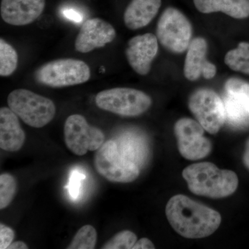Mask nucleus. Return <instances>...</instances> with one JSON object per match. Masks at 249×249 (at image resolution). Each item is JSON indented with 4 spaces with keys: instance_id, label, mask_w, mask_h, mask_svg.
I'll return each mask as SVG.
<instances>
[{
    "instance_id": "nucleus-3",
    "label": "nucleus",
    "mask_w": 249,
    "mask_h": 249,
    "mask_svg": "<svg viewBox=\"0 0 249 249\" xmlns=\"http://www.w3.org/2000/svg\"><path fill=\"white\" fill-rule=\"evenodd\" d=\"M9 107L23 122L35 128L53 120L56 107L52 100L25 89L14 90L7 98Z\"/></svg>"
},
{
    "instance_id": "nucleus-27",
    "label": "nucleus",
    "mask_w": 249,
    "mask_h": 249,
    "mask_svg": "<svg viewBox=\"0 0 249 249\" xmlns=\"http://www.w3.org/2000/svg\"><path fill=\"white\" fill-rule=\"evenodd\" d=\"M29 249L27 244L22 241H17V242H13L8 247L7 249Z\"/></svg>"
},
{
    "instance_id": "nucleus-6",
    "label": "nucleus",
    "mask_w": 249,
    "mask_h": 249,
    "mask_svg": "<svg viewBox=\"0 0 249 249\" xmlns=\"http://www.w3.org/2000/svg\"><path fill=\"white\" fill-rule=\"evenodd\" d=\"M95 102L103 110L123 116H137L148 110L152 99L140 90L116 88L98 93Z\"/></svg>"
},
{
    "instance_id": "nucleus-25",
    "label": "nucleus",
    "mask_w": 249,
    "mask_h": 249,
    "mask_svg": "<svg viewBox=\"0 0 249 249\" xmlns=\"http://www.w3.org/2000/svg\"><path fill=\"white\" fill-rule=\"evenodd\" d=\"M15 232L12 229L0 224V249H6L14 240Z\"/></svg>"
},
{
    "instance_id": "nucleus-4",
    "label": "nucleus",
    "mask_w": 249,
    "mask_h": 249,
    "mask_svg": "<svg viewBox=\"0 0 249 249\" xmlns=\"http://www.w3.org/2000/svg\"><path fill=\"white\" fill-rule=\"evenodd\" d=\"M37 83L53 88L83 84L90 79L91 70L80 60L62 58L47 62L35 72Z\"/></svg>"
},
{
    "instance_id": "nucleus-28",
    "label": "nucleus",
    "mask_w": 249,
    "mask_h": 249,
    "mask_svg": "<svg viewBox=\"0 0 249 249\" xmlns=\"http://www.w3.org/2000/svg\"><path fill=\"white\" fill-rule=\"evenodd\" d=\"M244 164L249 170V139L246 143L245 151L243 155Z\"/></svg>"
},
{
    "instance_id": "nucleus-12",
    "label": "nucleus",
    "mask_w": 249,
    "mask_h": 249,
    "mask_svg": "<svg viewBox=\"0 0 249 249\" xmlns=\"http://www.w3.org/2000/svg\"><path fill=\"white\" fill-rule=\"evenodd\" d=\"M116 35L115 29L109 23L100 18H91L80 27L75 40V48L80 53H89L110 43Z\"/></svg>"
},
{
    "instance_id": "nucleus-2",
    "label": "nucleus",
    "mask_w": 249,
    "mask_h": 249,
    "mask_svg": "<svg viewBox=\"0 0 249 249\" xmlns=\"http://www.w3.org/2000/svg\"><path fill=\"white\" fill-rule=\"evenodd\" d=\"M182 176L192 193L213 199L231 196L239 184L235 173L219 169L210 162L194 163L186 167L183 170Z\"/></svg>"
},
{
    "instance_id": "nucleus-1",
    "label": "nucleus",
    "mask_w": 249,
    "mask_h": 249,
    "mask_svg": "<svg viewBox=\"0 0 249 249\" xmlns=\"http://www.w3.org/2000/svg\"><path fill=\"white\" fill-rule=\"evenodd\" d=\"M165 214L178 235L188 239L204 238L217 230L222 217L217 211L178 195L168 201Z\"/></svg>"
},
{
    "instance_id": "nucleus-14",
    "label": "nucleus",
    "mask_w": 249,
    "mask_h": 249,
    "mask_svg": "<svg viewBox=\"0 0 249 249\" xmlns=\"http://www.w3.org/2000/svg\"><path fill=\"white\" fill-rule=\"evenodd\" d=\"M208 44L203 37H196L191 40L185 59L184 76L190 81H196L201 76L205 79H212L215 76V65L206 59Z\"/></svg>"
},
{
    "instance_id": "nucleus-13",
    "label": "nucleus",
    "mask_w": 249,
    "mask_h": 249,
    "mask_svg": "<svg viewBox=\"0 0 249 249\" xmlns=\"http://www.w3.org/2000/svg\"><path fill=\"white\" fill-rule=\"evenodd\" d=\"M45 6L46 0H1L0 13L10 25L25 26L40 17Z\"/></svg>"
},
{
    "instance_id": "nucleus-26",
    "label": "nucleus",
    "mask_w": 249,
    "mask_h": 249,
    "mask_svg": "<svg viewBox=\"0 0 249 249\" xmlns=\"http://www.w3.org/2000/svg\"><path fill=\"white\" fill-rule=\"evenodd\" d=\"M155 245L151 240L147 238H142L137 241L132 249H154Z\"/></svg>"
},
{
    "instance_id": "nucleus-16",
    "label": "nucleus",
    "mask_w": 249,
    "mask_h": 249,
    "mask_svg": "<svg viewBox=\"0 0 249 249\" xmlns=\"http://www.w3.org/2000/svg\"><path fill=\"white\" fill-rule=\"evenodd\" d=\"M161 0H132L124 12V23L131 30L148 25L158 14Z\"/></svg>"
},
{
    "instance_id": "nucleus-8",
    "label": "nucleus",
    "mask_w": 249,
    "mask_h": 249,
    "mask_svg": "<svg viewBox=\"0 0 249 249\" xmlns=\"http://www.w3.org/2000/svg\"><path fill=\"white\" fill-rule=\"evenodd\" d=\"M188 107L196 121L210 134H217L225 122L224 102L213 90H196L190 96Z\"/></svg>"
},
{
    "instance_id": "nucleus-11",
    "label": "nucleus",
    "mask_w": 249,
    "mask_h": 249,
    "mask_svg": "<svg viewBox=\"0 0 249 249\" xmlns=\"http://www.w3.org/2000/svg\"><path fill=\"white\" fill-rule=\"evenodd\" d=\"M158 39L152 34L137 36L129 40L125 55L129 65L141 76L148 74L158 53Z\"/></svg>"
},
{
    "instance_id": "nucleus-15",
    "label": "nucleus",
    "mask_w": 249,
    "mask_h": 249,
    "mask_svg": "<svg viewBox=\"0 0 249 249\" xmlns=\"http://www.w3.org/2000/svg\"><path fill=\"white\" fill-rule=\"evenodd\" d=\"M18 118L9 107L0 109V147L5 151H19L25 142V133Z\"/></svg>"
},
{
    "instance_id": "nucleus-22",
    "label": "nucleus",
    "mask_w": 249,
    "mask_h": 249,
    "mask_svg": "<svg viewBox=\"0 0 249 249\" xmlns=\"http://www.w3.org/2000/svg\"><path fill=\"white\" fill-rule=\"evenodd\" d=\"M224 88L226 92L235 98L249 113V83L231 78L226 82Z\"/></svg>"
},
{
    "instance_id": "nucleus-9",
    "label": "nucleus",
    "mask_w": 249,
    "mask_h": 249,
    "mask_svg": "<svg viewBox=\"0 0 249 249\" xmlns=\"http://www.w3.org/2000/svg\"><path fill=\"white\" fill-rule=\"evenodd\" d=\"M64 136L67 148L78 156L88 151H96L105 142L101 129L89 125L84 116L73 114L69 116L64 126Z\"/></svg>"
},
{
    "instance_id": "nucleus-19",
    "label": "nucleus",
    "mask_w": 249,
    "mask_h": 249,
    "mask_svg": "<svg viewBox=\"0 0 249 249\" xmlns=\"http://www.w3.org/2000/svg\"><path fill=\"white\" fill-rule=\"evenodd\" d=\"M224 62L229 68L235 71H240L249 75V43L242 42L237 48L229 51Z\"/></svg>"
},
{
    "instance_id": "nucleus-23",
    "label": "nucleus",
    "mask_w": 249,
    "mask_h": 249,
    "mask_svg": "<svg viewBox=\"0 0 249 249\" xmlns=\"http://www.w3.org/2000/svg\"><path fill=\"white\" fill-rule=\"evenodd\" d=\"M17 190L16 178L9 173L0 175V209L7 208L12 202Z\"/></svg>"
},
{
    "instance_id": "nucleus-5",
    "label": "nucleus",
    "mask_w": 249,
    "mask_h": 249,
    "mask_svg": "<svg viewBox=\"0 0 249 249\" xmlns=\"http://www.w3.org/2000/svg\"><path fill=\"white\" fill-rule=\"evenodd\" d=\"M94 166L98 173L110 182H132L140 175L138 165L121 155L117 144L111 140L96 150Z\"/></svg>"
},
{
    "instance_id": "nucleus-21",
    "label": "nucleus",
    "mask_w": 249,
    "mask_h": 249,
    "mask_svg": "<svg viewBox=\"0 0 249 249\" xmlns=\"http://www.w3.org/2000/svg\"><path fill=\"white\" fill-rule=\"evenodd\" d=\"M97 242V232L91 225H85L80 228L67 249H93Z\"/></svg>"
},
{
    "instance_id": "nucleus-20",
    "label": "nucleus",
    "mask_w": 249,
    "mask_h": 249,
    "mask_svg": "<svg viewBox=\"0 0 249 249\" xmlns=\"http://www.w3.org/2000/svg\"><path fill=\"white\" fill-rule=\"evenodd\" d=\"M18 55L16 49L4 39H0V76L7 77L16 71Z\"/></svg>"
},
{
    "instance_id": "nucleus-7",
    "label": "nucleus",
    "mask_w": 249,
    "mask_h": 249,
    "mask_svg": "<svg viewBox=\"0 0 249 249\" xmlns=\"http://www.w3.org/2000/svg\"><path fill=\"white\" fill-rule=\"evenodd\" d=\"M193 27L181 11L168 7L161 14L157 26V37L160 45L175 53L184 52L191 42Z\"/></svg>"
},
{
    "instance_id": "nucleus-10",
    "label": "nucleus",
    "mask_w": 249,
    "mask_h": 249,
    "mask_svg": "<svg viewBox=\"0 0 249 249\" xmlns=\"http://www.w3.org/2000/svg\"><path fill=\"white\" fill-rule=\"evenodd\" d=\"M204 130L198 121L189 118L179 119L175 124L174 131L178 139V151L186 160H201L211 152L212 145L204 137Z\"/></svg>"
},
{
    "instance_id": "nucleus-24",
    "label": "nucleus",
    "mask_w": 249,
    "mask_h": 249,
    "mask_svg": "<svg viewBox=\"0 0 249 249\" xmlns=\"http://www.w3.org/2000/svg\"><path fill=\"white\" fill-rule=\"evenodd\" d=\"M137 241V237L130 231H122L106 242L103 249H132Z\"/></svg>"
},
{
    "instance_id": "nucleus-17",
    "label": "nucleus",
    "mask_w": 249,
    "mask_h": 249,
    "mask_svg": "<svg viewBox=\"0 0 249 249\" xmlns=\"http://www.w3.org/2000/svg\"><path fill=\"white\" fill-rule=\"evenodd\" d=\"M193 2L202 14L222 12L236 19L249 16V0H193Z\"/></svg>"
},
{
    "instance_id": "nucleus-18",
    "label": "nucleus",
    "mask_w": 249,
    "mask_h": 249,
    "mask_svg": "<svg viewBox=\"0 0 249 249\" xmlns=\"http://www.w3.org/2000/svg\"><path fill=\"white\" fill-rule=\"evenodd\" d=\"M226 121L232 126L244 127L249 124V113L235 98L226 94L223 99Z\"/></svg>"
}]
</instances>
